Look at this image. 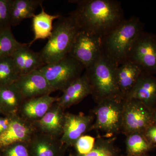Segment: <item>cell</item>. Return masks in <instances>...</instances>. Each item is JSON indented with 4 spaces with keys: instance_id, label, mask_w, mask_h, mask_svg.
<instances>
[{
    "instance_id": "f1b7e54d",
    "label": "cell",
    "mask_w": 156,
    "mask_h": 156,
    "mask_svg": "<svg viewBox=\"0 0 156 156\" xmlns=\"http://www.w3.org/2000/svg\"><path fill=\"white\" fill-rule=\"evenodd\" d=\"M2 151V156H30L27 143H25L14 144Z\"/></svg>"
},
{
    "instance_id": "9c48e42d",
    "label": "cell",
    "mask_w": 156,
    "mask_h": 156,
    "mask_svg": "<svg viewBox=\"0 0 156 156\" xmlns=\"http://www.w3.org/2000/svg\"><path fill=\"white\" fill-rule=\"evenodd\" d=\"M128 59L139 66L144 72L156 74V35L143 31L137 37Z\"/></svg>"
},
{
    "instance_id": "f546056e",
    "label": "cell",
    "mask_w": 156,
    "mask_h": 156,
    "mask_svg": "<svg viewBox=\"0 0 156 156\" xmlns=\"http://www.w3.org/2000/svg\"><path fill=\"white\" fill-rule=\"evenodd\" d=\"M147 140L153 145L156 146V125H152L143 132Z\"/></svg>"
},
{
    "instance_id": "277c9868",
    "label": "cell",
    "mask_w": 156,
    "mask_h": 156,
    "mask_svg": "<svg viewBox=\"0 0 156 156\" xmlns=\"http://www.w3.org/2000/svg\"><path fill=\"white\" fill-rule=\"evenodd\" d=\"M118 66L102 53L95 64L86 69L85 74L92 88L91 95L97 103L108 98L122 97L117 84Z\"/></svg>"
},
{
    "instance_id": "ba28073f",
    "label": "cell",
    "mask_w": 156,
    "mask_h": 156,
    "mask_svg": "<svg viewBox=\"0 0 156 156\" xmlns=\"http://www.w3.org/2000/svg\"><path fill=\"white\" fill-rule=\"evenodd\" d=\"M153 111L136 99H124L121 132L126 136L134 132L143 133L153 125Z\"/></svg>"
},
{
    "instance_id": "d590c367",
    "label": "cell",
    "mask_w": 156,
    "mask_h": 156,
    "mask_svg": "<svg viewBox=\"0 0 156 156\" xmlns=\"http://www.w3.org/2000/svg\"><path fill=\"white\" fill-rule=\"evenodd\" d=\"M127 156L126 155V156Z\"/></svg>"
},
{
    "instance_id": "44dd1931",
    "label": "cell",
    "mask_w": 156,
    "mask_h": 156,
    "mask_svg": "<svg viewBox=\"0 0 156 156\" xmlns=\"http://www.w3.org/2000/svg\"><path fill=\"white\" fill-rule=\"evenodd\" d=\"M41 7V12L38 14H35L32 18L34 37L32 41L28 43L29 48L37 40L49 38L53 31V20L62 16L59 14L50 15L45 11L42 5Z\"/></svg>"
},
{
    "instance_id": "7c38bea8",
    "label": "cell",
    "mask_w": 156,
    "mask_h": 156,
    "mask_svg": "<svg viewBox=\"0 0 156 156\" xmlns=\"http://www.w3.org/2000/svg\"><path fill=\"white\" fill-rule=\"evenodd\" d=\"M14 84L24 100L54 92L48 81L39 70L20 76Z\"/></svg>"
},
{
    "instance_id": "8992f818",
    "label": "cell",
    "mask_w": 156,
    "mask_h": 156,
    "mask_svg": "<svg viewBox=\"0 0 156 156\" xmlns=\"http://www.w3.org/2000/svg\"><path fill=\"white\" fill-rule=\"evenodd\" d=\"M83 66L69 54L56 62L46 64L39 70L43 74L53 91H62L81 76Z\"/></svg>"
},
{
    "instance_id": "4fadbf2b",
    "label": "cell",
    "mask_w": 156,
    "mask_h": 156,
    "mask_svg": "<svg viewBox=\"0 0 156 156\" xmlns=\"http://www.w3.org/2000/svg\"><path fill=\"white\" fill-rule=\"evenodd\" d=\"M27 144L30 156H65L67 149L60 138L37 131Z\"/></svg>"
},
{
    "instance_id": "d4e9b609",
    "label": "cell",
    "mask_w": 156,
    "mask_h": 156,
    "mask_svg": "<svg viewBox=\"0 0 156 156\" xmlns=\"http://www.w3.org/2000/svg\"><path fill=\"white\" fill-rule=\"evenodd\" d=\"M24 44L17 41L11 28L0 31V58L11 57L17 49Z\"/></svg>"
},
{
    "instance_id": "2e32d148",
    "label": "cell",
    "mask_w": 156,
    "mask_h": 156,
    "mask_svg": "<svg viewBox=\"0 0 156 156\" xmlns=\"http://www.w3.org/2000/svg\"><path fill=\"white\" fill-rule=\"evenodd\" d=\"M62 92V95L58 97L56 102L65 110L79 103L88 95H92V88L84 73L69 84Z\"/></svg>"
},
{
    "instance_id": "ac0fdd59",
    "label": "cell",
    "mask_w": 156,
    "mask_h": 156,
    "mask_svg": "<svg viewBox=\"0 0 156 156\" xmlns=\"http://www.w3.org/2000/svg\"><path fill=\"white\" fill-rule=\"evenodd\" d=\"M30 48L28 44H25L11 56L20 76L39 69L46 65L40 52H35Z\"/></svg>"
},
{
    "instance_id": "e0dca14e",
    "label": "cell",
    "mask_w": 156,
    "mask_h": 156,
    "mask_svg": "<svg viewBox=\"0 0 156 156\" xmlns=\"http://www.w3.org/2000/svg\"><path fill=\"white\" fill-rule=\"evenodd\" d=\"M58 98V97H53L48 94L26 99L20 107L18 115L31 122L37 121L57 102Z\"/></svg>"
},
{
    "instance_id": "e575fe53",
    "label": "cell",
    "mask_w": 156,
    "mask_h": 156,
    "mask_svg": "<svg viewBox=\"0 0 156 156\" xmlns=\"http://www.w3.org/2000/svg\"><path fill=\"white\" fill-rule=\"evenodd\" d=\"M0 156H2V154H0Z\"/></svg>"
},
{
    "instance_id": "1f68e13d",
    "label": "cell",
    "mask_w": 156,
    "mask_h": 156,
    "mask_svg": "<svg viewBox=\"0 0 156 156\" xmlns=\"http://www.w3.org/2000/svg\"><path fill=\"white\" fill-rule=\"evenodd\" d=\"M153 125H156V108L154 109L152 112Z\"/></svg>"
},
{
    "instance_id": "d6a6232c",
    "label": "cell",
    "mask_w": 156,
    "mask_h": 156,
    "mask_svg": "<svg viewBox=\"0 0 156 156\" xmlns=\"http://www.w3.org/2000/svg\"><path fill=\"white\" fill-rule=\"evenodd\" d=\"M1 114H3V112L2 110V108H1V105H0V115H1Z\"/></svg>"
},
{
    "instance_id": "484cf974",
    "label": "cell",
    "mask_w": 156,
    "mask_h": 156,
    "mask_svg": "<svg viewBox=\"0 0 156 156\" xmlns=\"http://www.w3.org/2000/svg\"><path fill=\"white\" fill-rule=\"evenodd\" d=\"M19 76L11 57L0 58V86L14 84Z\"/></svg>"
},
{
    "instance_id": "7a4b0ae2",
    "label": "cell",
    "mask_w": 156,
    "mask_h": 156,
    "mask_svg": "<svg viewBox=\"0 0 156 156\" xmlns=\"http://www.w3.org/2000/svg\"><path fill=\"white\" fill-rule=\"evenodd\" d=\"M144 26L138 17L125 19L101 38L102 53L118 66L128 60L132 46Z\"/></svg>"
},
{
    "instance_id": "ffe728a7",
    "label": "cell",
    "mask_w": 156,
    "mask_h": 156,
    "mask_svg": "<svg viewBox=\"0 0 156 156\" xmlns=\"http://www.w3.org/2000/svg\"><path fill=\"white\" fill-rule=\"evenodd\" d=\"M24 101L15 84L0 86V105L6 116L18 115Z\"/></svg>"
},
{
    "instance_id": "5b68a950",
    "label": "cell",
    "mask_w": 156,
    "mask_h": 156,
    "mask_svg": "<svg viewBox=\"0 0 156 156\" xmlns=\"http://www.w3.org/2000/svg\"><path fill=\"white\" fill-rule=\"evenodd\" d=\"M124 99L117 96L105 98L97 103L93 110L95 120L92 130L103 132L107 138L121 132Z\"/></svg>"
},
{
    "instance_id": "6da1fadb",
    "label": "cell",
    "mask_w": 156,
    "mask_h": 156,
    "mask_svg": "<svg viewBox=\"0 0 156 156\" xmlns=\"http://www.w3.org/2000/svg\"><path fill=\"white\" fill-rule=\"evenodd\" d=\"M70 14L80 29L102 37L125 20L121 3L115 0H77Z\"/></svg>"
},
{
    "instance_id": "30bf717a",
    "label": "cell",
    "mask_w": 156,
    "mask_h": 156,
    "mask_svg": "<svg viewBox=\"0 0 156 156\" xmlns=\"http://www.w3.org/2000/svg\"><path fill=\"white\" fill-rule=\"evenodd\" d=\"M94 117L80 112L78 114L66 112L63 131L60 141L66 148L74 146L81 136L92 130Z\"/></svg>"
},
{
    "instance_id": "8fae6325",
    "label": "cell",
    "mask_w": 156,
    "mask_h": 156,
    "mask_svg": "<svg viewBox=\"0 0 156 156\" xmlns=\"http://www.w3.org/2000/svg\"><path fill=\"white\" fill-rule=\"evenodd\" d=\"M36 131L32 123L19 115L12 117L9 128L0 134V150L17 143H28Z\"/></svg>"
},
{
    "instance_id": "603a6c76",
    "label": "cell",
    "mask_w": 156,
    "mask_h": 156,
    "mask_svg": "<svg viewBox=\"0 0 156 156\" xmlns=\"http://www.w3.org/2000/svg\"><path fill=\"white\" fill-rule=\"evenodd\" d=\"M127 156H140L146 154L156 146L151 143L143 132H134L126 135Z\"/></svg>"
},
{
    "instance_id": "5bb4252c",
    "label": "cell",
    "mask_w": 156,
    "mask_h": 156,
    "mask_svg": "<svg viewBox=\"0 0 156 156\" xmlns=\"http://www.w3.org/2000/svg\"><path fill=\"white\" fill-rule=\"evenodd\" d=\"M65 110L55 103L41 119L32 122L37 131L60 138L64 126Z\"/></svg>"
},
{
    "instance_id": "d6986e66",
    "label": "cell",
    "mask_w": 156,
    "mask_h": 156,
    "mask_svg": "<svg viewBox=\"0 0 156 156\" xmlns=\"http://www.w3.org/2000/svg\"><path fill=\"white\" fill-rule=\"evenodd\" d=\"M143 72V71L139 66L129 59L117 67V84L123 98H128Z\"/></svg>"
},
{
    "instance_id": "4316f807",
    "label": "cell",
    "mask_w": 156,
    "mask_h": 156,
    "mask_svg": "<svg viewBox=\"0 0 156 156\" xmlns=\"http://www.w3.org/2000/svg\"><path fill=\"white\" fill-rule=\"evenodd\" d=\"M13 0H0V31L11 28V13Z\"/></svg>"
},
{
    "instance_id": "cb8c5ba5",
    "label": "cell",
    "mask_w": 156,
    "mask_h": 156,
    "mask_svg": "<svg viewBox=\"0 0 156 156\" xmlns=\"http://www.w3.org/2000/svg\"><path fill=\"white\" fill-rule=\"evenodd\" d=\"M114 141V138L98 137L95 139L94 147L89 153L76 156H122Z\"/></svg>"
},
{
    "instance_id": "4dcf8cb0",
    "label": "cell",
    "mask_w": 156,
    "mask_h": 156,
    "mask_svg": "<svg viewBox=\"0 0 156 156\" xmlns=\"http://www.w3.org/2000/svg\"><path fill=\"white\" fill-rule=\"evenodd\" d=\"M12 117H0V134L5 132L11 124Z\"/></svg>"
},
{
    "instance_id": "3957f363",
    "label": "cell",
    "mask_w": 156,
    "mask_h": 156,
    "mask_svg": "<svg viewBox=\"0 0 156 156\" xmlns=\"http://www.w3.org/2000/svg\"><path fill=\"white\" fill-rule=\"evenodd\" d=\"M53 25L52 34L40 51L46 64L58 61L69 54L80 28L71 15L62 16Z\"/></svg>"
},
{
    "instance_id": "83f0119b",
    "label": "cell",
    "mask_w": 156,
    "mask_h": 156,
    "mask_svg": "<svg viewBox=\"0 0 156 156\" xmlns=\"http://www.w3.org/2000/svg\"><path fill=\"white\" fill-rule=\"evenodd\" d=\"M95 139L93 136L84 135L76 141L73 147L75 148L76 155H85L88 154L94 147Z\"/></svg>"
},
{
    "instance_id": "52a82bcc",
    "label": "cell",
    "mask_w": 156,
    "mask_h": 156,
    "mask_svg": "<svg viewBox=\"0 0 156 156\" xmlns=\"http://www.w3.org/2000/svg\"><path fill=\"white\" fill-rule=\"evenodd\" d=\"M102 37L79 30L69 54L81 63L85 69L98 60L102 53Z\"/></svg>"
},
{
    "instance_id": "7402d4cb",
    "label": "cell",
    "mask_w": 156,
    "mask_h": 156,
    "mask_svg": "<svg viewBox=\"0 0 156 156\" xmlns=\"http://www.w3.org/2000/svg\"><path fill=\"white\" fill-rule=\"evenodd\" d=\"M42 0H13L11 13V26L20 24L23 20L32 18L39 6L42 5Z\"/></svg>"
},
{
    "instance_id": "836d02e7",
    "label": "cell",
    "mask_w": 156,
    "mask_h": 156,
    "mask_svg": "<svg viewBox=\"0 0 156 156\" xmlns=\"http://www.w3.org/2000/svg\"><path fill=\"white\" fill-rule=\"evenodd\" d=\"M140 156H149L148 155H147V154H144V155H143Z\"/></svg>"
},
{
    "instance_id": "9a60e30c",
    "label": "cell",
    "mask_w": 156,
    "mask_h": 156,
    "mask_svg": "<svg viewBox=\"0 0 156 156\" xmlns=\"http://www.w3.org/2000/svg\"><path fill=\"white\" fill-rule=\"evenodd\" d=\"M126 98L139 101L149 108H156V77L143 72Z\"/></svg>"
}]
</instances>
